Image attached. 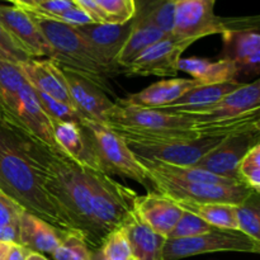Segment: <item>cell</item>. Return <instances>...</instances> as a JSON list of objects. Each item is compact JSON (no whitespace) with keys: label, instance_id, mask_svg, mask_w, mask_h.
Masks as SVG:
<instances>
[{"label":"cell","instance_id":"31","mask_svg":"<svg viewBox=\"0 0 260 260\" xmlns=\"http://www.w3.org/2000/svg\"><path fill=\"white\" fill-rule=\"evenodd\" d=\"M238 178L241 184L254 193L260 192V144L254 145L238 165Z\"/></svg>","mask_w":260,"mask_h":260},{"label":"cell","instance_id":"14","mask_svg":"<svg viewBox=\"0 0 260 260\" xmlns=\"http://www.w3.org/2000/svg\"><path fill=\"white\" fill-rule=\"evenodd\" d=\"M0 118L18 122L33 136L45 142L47 146L60 150L53 137L52 121L41 107L35 89L28 83L23 84L22 88L18 91L17 102L13 111L9 114H3Z\"/></svg>","mask_w":260,"mask_h":260},{"label":"cell","instance_id":"27","mask_svg":"<svg viewBox=\"0 0 260 260\" xmlns=\"http://www.w3.org/2000/svg\"><path fill=\"white\" fill-rule=\"evenodd\" d=\"M174 202L183 211L193 213L212 228L238 230L236 206L228 205V203L192 202V201H174Z\"/></svg>","mask_w":260,"mask_h":260},{"label":"cell","instance_id":"26","mask_svg":"<svg viewBox=\"0 0 260 260\" xmlns=\"http://www.w3.org/2000/svg\"><path fill=\"white\" fill-rule=\"evenodd\" d=\"M168 36L170 35H167V33L157 29L156 27L149 24V23L134 18L132 19V30L127 41L124 42L122 50L119 51L118 56H117L116 65L118 68L126 69L142 51H145L154 43L164 40Z\"/></svg>","mask_w":260,"mask_h":260},{"label":"cell","instance_id":"5","mask_svg":"<svg viewBox=\"0 0 260 260\" xmlns=\"http://www.w3.org/2000/svg\"><path fill=\"white\" fill-rule=\"evenodd\" d=\"M85 172L91 189L94 220L104 240L111 231L122 225L134 208L137 196L129 188L111 179L106 173L90 168H85Z\"/></svg>","mask_w":260,"mask_h":260},{"label":"cell","instance_id":"9","mask_svg":"<svg viewBox=\"0 0 260 260\" xmlns=\"http://www.w3.org/2000/svg\"><path fill=\"white\" fill-rule=\"evenodd\" d=\"M196 40H180L168 36L164 40L154 43L142 51L128 66L127 73L140 76H174L178 74V61L183 52Z\"/></svg>","mask_w":260,"mask_h":260},{"label":"cell","instance_id":"6","mask_svg":"<svg viewBox=\"0 0 260 260\" xmlns=\"http://www.w3.org/2000/svg\"><path fill=\"white\" fill-rule=\"evenodd\" d=\"M254 253L260 251V243L238 230L215 229L193 238L167 240L162 251L164 260H179L207 253Z\"/></svg>","mask_w":260,"mask_h":260},{"label":"cell","instance_id":"16","mask_svg":"<svg viewBox=\"0 0 260 260\" xmlns=\"http://www.w3.org/2000/svg\"><path fill=\"white\" fill-rule=\"evenodd\" d=\"M223 48L221 60L233 61L239 74H258L260 66L259 27L226 30L222 33Z\"/></svg>","mask_w":260,"mask_h":260},{"label":"cell","instance_id":"32","mask_svg":"<svg viewBox=\"0 0 260 260\" xmlns=\"http://www.w3.org/2000/svg\"><path fill=\"white\" fill-rule=\"evenodd\" d=\"M254 196L243 205L236 206V223L240 233L260 243V215L258 203L253 202Z\"/></svg>","mask_w":260,"mask_h":260},{"label":"cell","instance_id":"2","mask_svg":"<svg viewBox=\"0 0 260 260\" xmlns=\"http://www.w3.org/2000/svg\"><path fill=\"white\" fill-rule=\"evenodd\" d=\"M23 10L30 15L50 45L52 51L50 60L55 61L61 68L85 76L102 90H109L107 78L112 74H116L118 70L106 65L85 40L76 32L74 25L50 19L30 10Z\"/></svg>","mask_w":260,"mask_h":260},{"label":"cell","instance_id":"40","mask_svg":"<svg viewBox=\"0 0 260 260\" xmlns=\"http://www.w3.org/2000/svg\"><path fill=\"white\" fill-rule=\"evenodd\" d=\"M0 243L19 244V223L0 226Z\"/></svg>","mask_w":260,"mask_h":260},{"label":"cell","instance_id":"46","mask_svg":"<svg viewBox=\"0 0 260 260\" xmlns=\"http://www.w3.org/2000/svg\"><path fill=\"white\" fill-rule=\"evenodd\" d=\"M128 260H136V259H134V258H132V256H131V258H129Z\"/></svg>","mask_w":260,"mask_h":260},{"label":"cell","instance_id":"1","mask_svg":"<svg viewBox=\"0 0 260 260\" xmlns=\"http://www.w3.org/2000/svg\"><path fill=\"white\" fill-rule=\"evenodd\" d=\"M0 190L25 212L61 233L78 231L46 189L42 174L19 151L9 129L0 123Z\"/></svg>","mask_w":260,"mask_h":260},{"label":"cell","instance_id":"43","mask_svg":"<svg viewBox=\"0 0 260 260\" xmlns=\"http://www.w3.org/2000/svg\"><path fill=\"white\" fill-rule=\"evenodd\" d=\"M9 246H10V244L0 243V260H4L8 250H9Z\"/></svg>","mask_w":260,"mask_h":260},{"label":"cell","instance_id":"7","mask_svg":"<svg viewBox=\"0 0 260 260\" xmlns=\"http://www.w3.org/2000/svg\"><path fill=\"white\" fill-rule=\"evenodd\" d=\"M152 190L173 201H192V202L228 203L240 206L253 197V190L243 184L223 185L189 183L164 175L149 173Z\"/></svg>","mask_w":260,"mask_h":260},{"label":"cell","instance_id":"47","mask_svg":"<svg viewBox=\"0 0 260 260\" xmlns=\"http://www.w3.org/2000/svg\"><path fill=\"white\" fill-rule=\"evenodd\" d=\"M173 2H174V3H177V2H179V0H173Z\"/></svg>","mask_w":260,"mask_h":260},{"label":"cell","instance_id":"10","mask_svg":"<svg viewBox=\"0 0 260 260\" xmlns=\"http://www.w3.org/2000/svg\"><path fill=\"white\" fill-rule=\"evenodd\" d=\"M226 137H198L189 141L164 145H128L135 155L179 167H193Z\"/></svg>","mask_w":260,"mask_h":260},{"label":"cell","instance_id":"19","mask_svg":"<svg viewBox=\"0 0 260 260\" xmlns=\"http://www.w3.org/2000/svg\"><path fill=\"white\" fill-rule=\"evenodd\" d=\"M53 137L58 149L79 165L103 172L88 134L75 122H53Z\"/></svg>","mask_w":260,"mask_h":260},{"label":"cell","instance_id":"41","mask_svg":"<svg viewBox=\"0 0 260 260\" xmlns=\"http://www.w3.org/2000/svg\"><path fill=\"white\" fill-rule=\"evenodd\" d=\"M27 253L28 249L23 248L19 244H10L9 250H8L4 260H25Z\"/></svg>","mask_w":260,"mask_h":260},{"label":"cell","instance_id":"29","mask_svg":"<svg viewBox=\"0 0 260 260\" xmlns=\"http://www.w3.org/2000/svg\"><path fill=\"white\" fill-rule=\"evenodd\" d=\"M24 83H27V80L17 63L0 60V106L3 114H9L13 111L18 91Z\"/></svg>","mask_w":260,"mask_h":260},{"label":"cell","instance_id":"35","mask_svg":"<svg viewBox=\"0 0 260 260\" xmlns=\"http://www.w3.org/2000/svg\"><path fill=\"white\" fill-rule=\"evenodd\" d=\"M104 13L107 22L112 24H123L134 19L136 13L135 0H95Z\"/></svg>","mask_w":260,"mask_h":260},{"label":"cell","instance_id":"39","mask_svg":"<svg viewBox=\"0 0 260 260\" xmlns=\"http://www.w3.org/2000/svg\"><path fill=\"white\" fill-rule=\"evenodd\" d=\"M80 9H83L90 17L94 23H108L104 13L95 3V0H73Z\"/></svg>","mask_w":260,"mask_h":260},{"label":"cell","instance_id":"28","mask_svg":"<svg viewBox=\"0 0 260 260\" xmlns=\"http://www.w3.org/2000/svg\"><path fill=\"white\" fill-rule=\"evenodd\" d=\"M136 19L154 25L167 35L174 28L175 3L173 0H135Z\"/></svg>","mask_w":260,"mask_h":260},{"label":"cell","instance_id":"23","mask_svg":"<svg viewBox=\"0 0 260 260\" xmlns=\"http://www.w3.org/2000/svg\"><path fill=\"white\" fill-rule=\"evenodd\" d=\"M198 85L200 84L193 79L160 80L139 93L128 94L126 99H121L119 102L128 106L145 107V108H162L177 102L187 91Z\"/></svg>","mask_w":260,"mask_h":260},{"label":"cell","instance_id":"25","mask_svg":"<svg viewBox=\"0 0 260 260\" xmlns=\"http://www.w3.org/2000/svg\"><path fill=\"white\" fill-rule=\"evenodd\" d=\"M189 74L193 80L200 85L220 84L234 81L238 79L239 68L235 62L229 60H218L211 62L202 57H180L178 61V73Z\"/></svg>","mask_w":260,"mask_h":260},{"label":"cell","instance_id":"11","mask_svg":"<svg viewBox=\"0 0 260 260\" xmlns=\"http://www.w3.org/2000/svg\"><path fill=\"white\" fill-rule=\"evenodd\" d=\"M256 144H259V131H248L228 136L193 167L205 169L216 175L239 180V162Z\"/></svg>","mask_w":260,"mask_h":260},{"label":"cell","instance_id":"37","mask_svg":"<svg viewBox=\"0 0 260 260\" xmlns=\"http://www.w3.org/2000/svg\"><path fill=\"white\" fill-rule=\"evenodd\" d=\"M0 60L19 63L30 60L29 56L15 43L9 33L0 24Z\"/></svg>","mask_w":260,"mask_h":260},{"label":"cell","instance_id":"44","mask_svg":"<svg viewBox=\"0 0 260 260\" xmlns=\"http://www.w3.org/2000/svg\"><path fill=\"white\" fill-rule=\"evenodd\" d=\"M8 2L13 3V4H14V7H18V8L22 7V2H20V0H8Z\"/></svg>","mask_w":260,"mask_h":260},{"label":"cell","instance_id":"45","mask_svg":"<svg viewBox=\"0 0 260 260\" xmlns=\"http://www.w3.org/2000/svg\"><path fill=\"white\" fill-rule=\"evenodd\" d=\"M2 114H3V109H2V106H0V117H2Z\"/></svg>","mask_w":260,"mask_h":260},{"label":"cell","instance_id":"22","mask_svg":"<svg viewBox=\"0 0 260 260\" xmlns=\"http://www.w3.org/2000/svg\"><path fill=\"white\" fill-rule=\"evenodd\" d=\"M243 84L239 80H234L220 84H210V85H198L187 91L177 102L170 106L162 107L161 109L173 113L188 114V116L202 114L215 107L223 96L240 88Z\"/></svg>","mask_w":260,"mask_h":260},{"label":"cell","instance_id":"34","mask_svg":"<svg viewBox=\"0 0 260 260\" xmlns=\"http://www.w3.org/2000/svg\"><path fill=\"white\" fill-rule=\"evenodd\" d=\"M131 258L128 241L121 228L111 231L101 245L98 260H128Z\"/></svg>","mask_w":260,"mask_h":260},{"label":"cell","instance_id":"15","mask_svg":"<svg viewBox=\"0 0 260 260\" xmlns=\"http://www.w3.org/2000/svg\"><path fill=\"white\" fill-rule=\"evenodd\" d=\"M75 29L106 65L118 69L116 58L131 33L132 20L123 24L89 23L76 25Z\"/></svg>","mask_w":260,"mask_h":260},{"label":"cell","instance_id":"24","mask_svg":"<svg viewBox=\"0 0 260 260\" xmlns=\"http://www.w3.org/2000/svg\"><path fill=\"white\" fill-rule=\"evenodd\" d=\"M63 233L35 215L23 212L19 220V245L37 253L52 254L60 245Z\"/></svg>","mask_w":260,"mask_h":260},{"label":"cell","instance_id":"36","mask_svg":"<svg viewBox=\"0 0 260 260\" xmlns=\"http://www.w3.org/2000/svg\"><path fill=\"white\" fill-rule=\"evenodd\" d=\"M215 230V228L208 225L200 217H197L193 213L183 211L182 216H180L179 221L172 233L168 236V240H173V239H184V238H193V236L202 235V234L210 233V231Z\"/></svg>","mask_w":260,"mask_h":260},{"label":"cell","instance_id":"8","mask_svg":"<svg viewBox=\"0 0 260 260\" xmlns=\"http://www.w3.org/2000/svg\"><path fill=\"white\" fill-rule=\"evenodd\" d=\"M196 121L188 114L173 113L161 108H145L114 103L107 114L106 124L146 129H193Z\"/></svg>","mask_w":260,"mask_h":260},{"label":"cell","instance_id":"18","mask_svg":"<svg viewBox=\"0 0 260 260\" xmlns=\"http://www.w3.org/2000/svg\"><path fill=\"white\" fill-rule=\"evenodd\" d=\"M134 210L155 233L167 239L183 213L182 208L174 201L156 192L137 196Z\"/></svg>","mask_w":260,"mask_h":260},{"label":"cell","instance_id":"13","mask_svg":"<svg viewBox=\"0 0 260 260\" xmlns=\"http://www.w3.org/2000/svg\"><path fill=\"white\" fill-rule=\"evenodd\" d=\"M0 24L30 58H51L50 45L30 15L22 8L0 5Z\"/></svg>","mask_w":260,"mask_h":260},{"label":"cell","instance_id":"3","mask_svg":"<svg viewBox=\"0 0 260 260\" xmlns=\"http://www.w3.org/2000/svg\"><path fill=\"white\" fill-rule=\"evenodd\" d=\"M80 124L88 134L103 173L122 175L152 190L149 172L119 135L90 119L83 118Z\"/></svg>","mask_w":260,"mask_h":260},{"label":"cell","instance_id":"30","mask_svg":"<svg viewBox=\"0 0 260 260\" xmlns=\"http://www.w3.org/2000/svg\"><path fill=\"white\" fill-rule=\"evenodd\" d=\"M51 255L53 260H93L88 241L79 231L63 234L60 245Z\"/></svg>","mask_w":260,"mask_h":260},{"label":"cell","instance_id":"4","mask_svg":"<svg viewBox=\"0 0 260 260\" xmlns=\"http://www.w3.org/2000/svg\"><path fill=\"white\" fill-rule=\"evenodd\" d=\"M216 0H179L175 3L172 36L180 40H200L226 30L259 27V17L222 18L215 14Z\"/></svg>","mask_w":260,"mask_h":260},{"label":"cell","instance_id":"12","mask_svg":"<svg viewBox=\"0 0 260 260\" xmlns=\"http://www.w3.org/2000/svg\"><path fill=\"white\" fill-rule=\"evenodd\" d=\"M60 66V65H58ZM61 68V66H60ZM74 108L83 118L104 124L114 103L98 85L69 69L61 68Z\"/></svg>","mask_w":260,"mask_h":260},{"label":"cell","instance_id":"33","mask_svg":"<svg viewBox=\"0 0 260 260\" xmlns=\"http://www.w3.org/2000/svg\"><path fill=\"white\" fill-rule=\"evenodd\" d=\"M36 91L38 102H40L41 107L43 111L46 112L51 121L53 122H75V123H81L83 117L79 114V112L74 108L70 104H66L63 102L57 101V99L52 98V96L47 95V94L42 93V91Z\"/></svg>","mask_w":260,"mask_h":260},{"label":"cell","instance_id":"21","mask_svg":"<svg viewBox=\"0 0 260 260\" xmlns=\"http://www.w3.org/2000/svg\"><path fill=\"white\" fill-rule=\"evenodd\" d=\"M260 109V81L243 84L233 93L223 96L215 107L202 114L190 116L194 121H215V119L235 118Z\"/></svg>","mask_w":260,"mask_h":260},{"label":"cell","instance_id":"17","mask_svg":"<svg viewBox=\"0 0 260 260\" xmlns=\"http://www.w3.org/2000/svg\"><path fill=\"white\" fill-rule=\"evenodd\" d=\"M17 65L27 83L35 90L42 91L57 101L73 106L70 95H69L65 76H63L61 68L55 61L50 60V58L48 60L47 58L46 60L30 58V60L19 62Z\"/></svg>","mask_w":260,"mask_h":260},{"label":"cell","instance_id":"20","mask_svg":"<svg viewBox=\"0 0 260 260\" xmlns=\"http://www.w3.org/2000/svg\"><path fill=\"white\" fill-rule=\"evenodd\" d=\"M119 228L126 235L132 258L136 260H164L162 251L168 239L155 233L141 220L134 208L129 211Z\"/></svg>","mask_w":260,"mask_h":260},{"label":"cell","instance_id":"42","mask_svg":"<svg viewBox=\"0 0 260 260\" xmlns=\"http://www.w3.org/2000/svg\"><path fill=\"white\" fill-rule=\"evenodd\" d=\"M25 260H50L46 258L43 254L37 253V251H32V250H28L27 256H25Z\"/></svg>","mask_w":260,"mask_h":260},{"label":"cell","instance_id":"38","mask_svg":"<svg viewBox=\"0 0 260 260\" xmlns=\"http://www.w3.org/2000/svg\"><path fill=\"white\" fill-rule=\"evenodd\" d=\"M23 212L24 210L17 202L0 190V226L18 225Z\"/></svg>","mask_w":260,"mask_h":260}]
</instances>
